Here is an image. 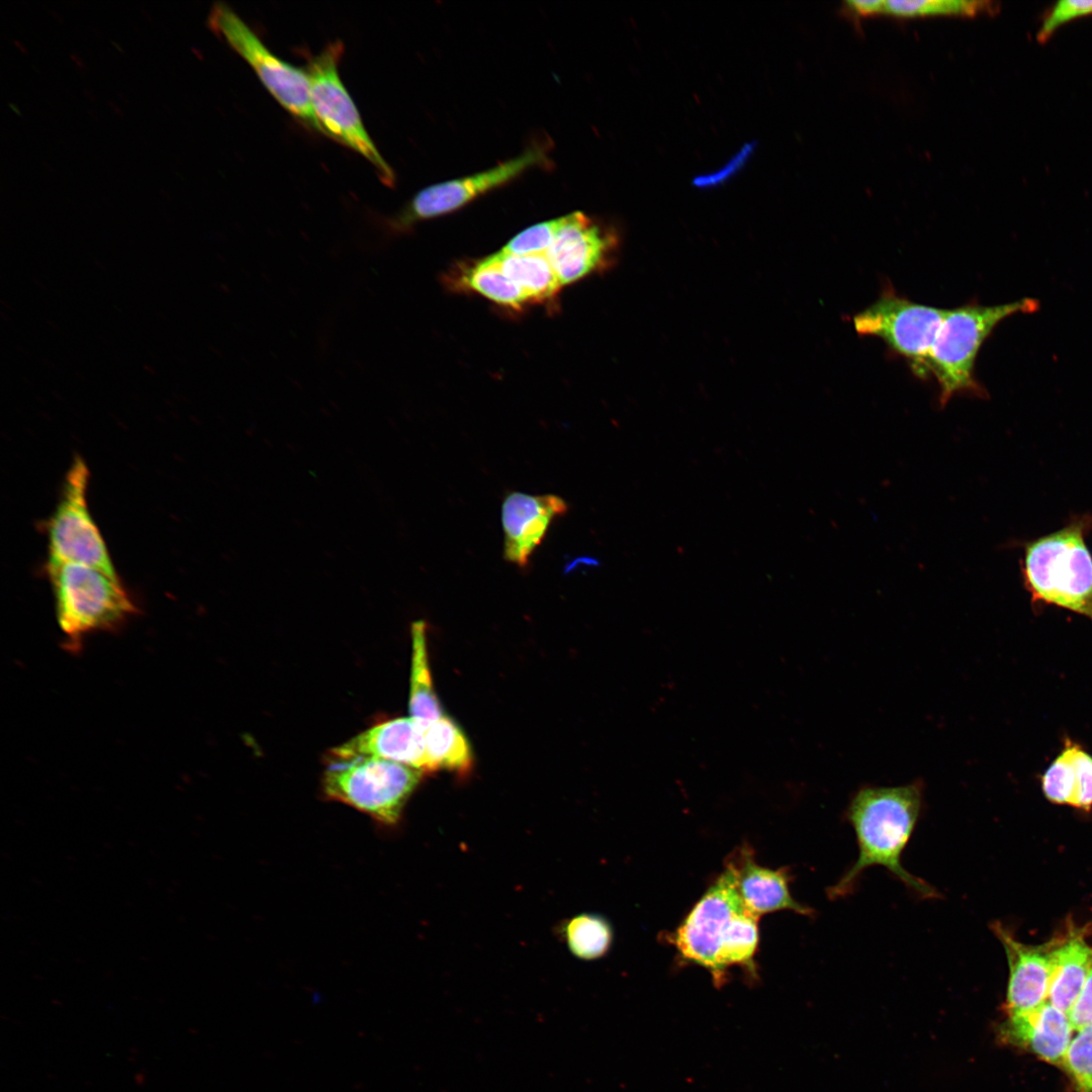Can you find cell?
Returning a JSON list of instances; mask_svg holds the SVG:
<instances>
[{
	"label": "cell",
	"mask_w": 1092,
	"mask_h": 1092,
	"mask_svg": "<svg viewBox=\"0 0 1092 1092\" xmlns=\"http://www.w3.org/2000/svg\"><path fill=\"white\" fill-rule=\"evenodd\" d=\"M456 284L513 308H520L530 301L522 288L506 276L491 256L460 268Z\"/></svg>",
	"instance_id": "23"
},
{
	"label": "cell",
	"mask_w": 1092,
	"mask_h": 1092,
	"mask_svg": "<svg viewBox=\"0 0 1092 1092\" xmlns=\"http://www.w3.org/2000/svg\"><path fill=\"white\" fill-rule=\"evenodd\" d=\"M1092 15V0H1064L1057 2L1043 17L1036 32V39L1045 42L1055 31L1075 18Z\"/></svg>",
	"instance_id": "28"
},
{
	"label": "cell",
	"mask_w": 1092,
	"mask_h": 1092,
	"mask_svg": "<svg viewBox=\"0 0 1092 1092\" xmlns=\"http://www.w3.org/2000/svg\"><path fill=\"white\" fill-rule=\"evenodd\" d=\"M998 7L991 1L967 0H888L883 2L882 13L897 17H916L934 15L975 16L981 13H994Z\"/></svg>",
	"instance_id": "25"
},
{
	"label": "cell",
	"mask_w": 1092,
	"mask_h": 1092,
	"mask_svg": "<svg viewBox=\"0 0 1092 1092\" xmlns=\"http://www.w3.org/2000/svg\"><path fill=\"white\" fill-rule=\"evenodd\" d=\"M617 236L584 213L559 217L554 241L546 253L561 285L605 269L615 258Z\"/></svg>",
	"instance_id": "12"
},
{
	"label": "cell",
	"mask_w": 1092,
	"mask_h": 1092,
	"mask_svg": "<svg viewBox=\"0 0 1092 1092\" xmlns=\"http://www.w3.org/2000/svg\"><path fill=\"white\" fill-rule=\"evenodd\" d=\"M548 144H534L519 156L489 169L430 185L420 190L398 212L384 219V226L389 234L398 235L418 221L455 211L532 168L548 166Z\"/></svg>",
	"instance_id": "10"
},
{
	"label": "cell",
	"mask_w": 1092,
	"mask_h": 1092,
	"mask_svg": "<svg viewBox=\"0 0 1092 1092\" xmlns=\"http://www.w3.org/2000/svg\"><path fill=\"white\" fill-rule=\"evenodd\" d=\"M1038 302L1024 298L996 305L967 304L945 309L926 365L939 385L938 403L957 394L986 395L974 375L979 350L994 328L1017 312H1031Z\"/></svg>",
	"instance_id": "5"
},
{
	"label": "cell",
	"mask_w": 1092,
	"mask_h": 1092,
	"mask_svg": "<svg viewBox=\"0 0 1092 1092\" xmlns=\"http://www.w3.org/2000/svg\"><path fill=\"white\" fill-rule=\"evenodd\" d=\"M1073 1030L1092 1024V967L1075 1003L1068 1013Z\"/></svg>",
	"instance_id": "29"
},
{
	"label": "cell",
	"mask_w": 1092,
	"mask_h": 1092,
	"mask_svg": "<svg viewBox=\"0 0 1092 1092\" xmlns=\"http://www.w3.org/2000/svg\"><path fill=\"white\" fill-rule=\"evenodd\" d=\"M567 509V503L556 494L508 493L502 505L504 558L519 567L527 566L551 524Z\"/></svg>",
	"instance_id": "13"
},
{
	"label": "cell",
	"mask_w": 1092,
	"mask_h": 1092,
	"mask_svg": "<svg viewBox=\"0 0 1092 1092\" xmlns=\"http://www.w3.org/2000/svg\"><path fill=\"white\" fill-rule=\"evenodd\" d=\"M344 49L341 40H335L308 58L305 70L314 116L322 133L364 157L374 167L380 181L392 187L396 179L394 171L368 134L357 106L341 80L339 64Z\"/></svg>",
	"instance_id": "7"
},
{
	"label": "cell",
	"mask_w": 1092,
	"mask_h": 1092,
	"mask_svg": "<svg viewBox=\"0 0 1092 1092\" xmlns=\"http://www.w3.org/2000/svg\"><path fill=\"white\" fill-rule=\"evenodd\" d=\"M1072 1030L1068 1014L1045 1001L1031 1010L1008 1015L998 1028V1036L1004 1043L1062 1066Z\"/></svg>",
	"instance_id": "17"
},
{
	"label": "cell",
	"mask_w": 1092,
	"mask_h": 1092,
	"mask_svg": "<svg viewBox=\"0 0 1092 1092\" xmlns=\"http://www.w3.org/2000/svg\"><path fill=\"white\" fill-rule=\"evenodd\" d=\"M379 757L430 772L425 729L411 717L379 723L336 746L329 759Z\"/></svg>",
	"instance_id": "15"
},
{
	"label": "cell",
	"mask_w": 1092,
	"mask_h": 1092,
	"mask_svg": "<svg viewBox=\"0 0 1092 1092\" xmlns=\"http://www.w3.org/2000/svg\"><path fill=\"white\" fill-rule=\"evenodd\" d=\"M992 930L1004 946L1009 966L1004 1004L1007 1016L1031 1010L1048 1001L1055 939L1041 945H1027L1016 940L999 922L992 924Z\"/></svg>",
	"instance_id": "14"
},
{
	"label": "cell",
	"mask_w": 1092,
	"mask_h": 1092,
	"mask_svg": "<svg viewBox=\"0 0 1092 1092\" xmlns=\"http://www.w3.org/2000/svg\"><path fill=\"white\" fill-rule=\"evenodd\" d=\"M427 754L431 770L445 768L460 774L472 765L469 742L459 726L447 716L425 729Z\"/></svg>",
	"instance_id": "22"
},
{
	"label": "cell",
	"mask_w": 1092,
	"mask_h": 1092,
	"mask_svg": "<svg viewBox=\"0 0 1092 1092\" xmlns=\"http://www.w3.org/2000/svg\"><path fill=\"white\" fill-rule=\"evenodd\" d=\"M208 24L252 67L265 88L284 109L308 129L322 132L312 110L309 78L305 69L274 55L253 29L223 3L213 5Z\"/></svg>",
	"instance_id": "8"
},
{
	"label": "cell",
	"mask_w": 1092,
	"mask_h": 1092,
	"mask_svg": "<svg viewBox=\"0 0 1092 1092\" xmlns=\"http://www.w3.org/2000/svg\"><path fill=\"white\" fill-rule=\"evenodd\" d=\"M47 570L65 647L72 652L87 636L115 631L138 612L120 578L71 562H48Z\"/></svg>",
	"instance_id": "3"
},
{
	"label": "cell",
	"mask_w": 1092,
	"mask_h": 1092,
	"mask_svg": "<svg viewBox=\"0 0 1092 1092\" xmlns=\"http://www.w3.org/2000/svg\"><path fill=\"white\" fill-rule=\"evenodd\" d=\"M89 469L81 457L71 464L59 503L48 525V562H71L97 568L119 578L87 506Z\"/></svg>",
	"instance_id": "9"
},
{
	"label": "cell",
	"mask_w": 1092,
	"mask_h": 1092,
	"mask_svg": "<svg viewBox=\"0 0 1092 1092\" xmlns=\"http://www.w3.org/2000/svg\"><path fill=\"white\" fill-rule=\"evenodd\" d=\"M558 224L559 218L534 224L515 236L502 251L518 256L546 254Z\"/></svg>",
	"instance_id": "27"
},
{
	"label": "cell",
	"mask_w": 1092,
	"mask_h": 1092,
	"mask_svg": "<svg viewBox=\"0 0 1092 1092\" xmlns=\"http://www.w3.org/2000/svg\"><path fill=\"white\" fill-rule=\"evenodd\" d=\"M1082 931L1073 930L1067 936L1054 938L1048 1001L1067 1014L1092 967V947L1086 943Z\"/></svg>",
	"instance_id": "19"
},
{
	"label": "cell",
	"mask_w": 1092,
	"mask_h": 1092,
	"mask_svg": "<svg viewBox=\"0 0 1092 1092\" xmlns=\"http://www.w3.org/2000/svg\"><path fill=\"white\" fill-rule=\"evenodd\" d=\"M562 933L573 956L581 960H596L605 956L613 942L610 922L599 914L583 913L564 923Z\"/></svg>",
	"instance_id": "24"
},
{
	"label": "cell",
	"mask_w": 1092,
	"mask_h": 1092,
	"mask_svg": "<svg viewBox=\"0 0 1092 1092\" xmlns=\"http://www.w3.org/2000/svg\"><path fill=\"white\" fill-rule=\"evenodd\" d=\"M945 309L914 302L891 287L852 320L857 334L882 339L906 358L916 372H926L927 360Z\"/></svg>",
	"instance_id": "11"
},
{
	"label": "cell",
	"mask_w": 1092,
	"mask_h": 1092,
	"mask_svg": "<svg viewBox=\"0 0 1092 1092\" xmlns=\"http://www.w3.org/2000/svg\"><path fill=\"white\" fill-rule=\"evenodd\" d=\"M326 797L349 805L384 825H394L425 771L392 760L362 756L329 759Z\"/></svg>",
	"instance_id": "6"
},
{
	"label": "cell",
	"mask_w": 1092,
	"mask_h": 1092,
	"mask_svg": "<svg viewBox=\"0 0 1092 1092\" xmlns=\"http://www.w3.org/2000/svg\"><path fill=\"white\" fill-rule=\"evenodd\" d=\"M924 784L921 780L895 787L866 785L851 797L845 818L854 830L858 854L851 867L828 889L832 900L856 888L864 870L883 867L922 899H935L937 890L911 875L901 862L921 815Z\"/></svg>",
	"instance_id": "1"
},
{
	"label": "cell",
	"mask_w": 1092,
	"mask_h": 1092,
	"mask_svg": "<svg viewBox=\"0 0 1092 1092\" xmlns=\"http://www.w3.org/2000/svg\"><path fill=\"white\" fill-rule=\"evenodd\" d=\"M426 631L427 625L423 620L412 624L413 656L408 711L410 717L424 729L443 716L432 682Z\"/></svg>",
	"instance_id": "20"
},
{
	"label": "cell",
	"mask_w": 1092,
	"mask_h": 1092,
	"mask_svg": "<svg viewBox=\"0 0 1092 1092\" xmlns=\"http://www.w3.org/2000/svg\"><path fill=\"white\" fill-rule=\"evenodd\" d=\"M883 2L882 0H854L846 1L845 4L847 9L857 16H870L882 13Z\"/></svg>",
	"instance_id": "30"
},
{
	"label": "cell",
	"mask_w": 1092,
	"mask_h": 1092,
	"mask_svg": "<svg viewBox=\"0 0 1092 1092\" xmlns=\"http://www.w3.org/2000/svg\"><path fill=\"white\" fill-rule=\"evenodd\" d=\"M733 873L736 891L752 914L760 917L781 910L811 916L814 911L794 899L790 891L792 875L787 868L769 869L755 861L751 848L733 851L726 864Z\"/></svg>",
	"instance_id": "16"
},
{
	"label": "cell",
	"mask_w": 1092,
	"mask_h": 1092,
	"mask_svg": "<svg viewBox=\"0 0 1092 1092\" xmlns=\"http://www.w3.org/2000/svg\"><path fill=\"white\" fill-rule=\"evenodd\" d=\"M1091 518H1078L1025 546L1023 576L1032 600L1092 621V555L1085 536Z\"/></svg>",
	"instance_id": "4"
},
{
	"label": "cell",
	"mask_w": 1092,
	"mask_h": 1092,
	"mask_svg": "<svg viewBox=\"0 0 1092 1092\" xmlns=\"http://www.w3.org/2000/svg\"><path fill=\"white\" fill-rule=\"evenodd\" d=\"M758 920L743 905L733 873L725 866L671 933L669 941L682 962L704 968L717 987L726 983L732 967L743 969L754 980Z\"/></svg>",
	"instance_id": "2"
},
{
	"label": "cell",
	"mask_w": 1092,
	"mask_h": 1092,
	"mask_svg": "<svg viewBox=\"0 0 1092 1092\" xmlns=\"http://www.w3.org/2000/svg\"><path fill=\"white\" fill-rule=\"evenodd\" d=\"M1062 1067L1082 1092H1092V1024L1079 1030L1071 1040Z\"/></svg>",
	"instance_id": "26"
},
{
	"label": "cell",
	"mask_w": 1092,
	"mask_h": 1092,
	"mask_svg": "<svg viewBox=\"0 0 1092 1092\" xmlns=\"http://www.w3.org/2000/svg\"><path fill=\"white\" fill-rule=\"evenodd\" d=\"M1045 798L1082 810L1092 808V755L1067 739L1041 778Z\"/></svg>",
	"instance_id": "18"
},
{
	"label": "cell",
	"mask_w": 1092,
	"mask_h": 1092,
	"mask_svg": "<svg viewBox=\"0 0 1092 1092\" xmlns=\"http://www.w3.org/2000/svg\"><path fill=\"white\" fill-rule=\"evenodd\" d=\"M491 257L530 301L551 299L561 286L546 254L518 256L500 251Z\"/></svg>",
	"instance_id": "21"
}]
</instances>
